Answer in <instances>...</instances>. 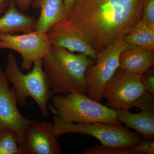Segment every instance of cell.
<instances>
[{"mask_svg": "<svg viewBox=\"0 0 154 154\" xmlns=\"http://www.w3.org/2000/svg\"><path fill=\"white\" fill-rule=\"evenodd\" d=\"M143 0H78L63 21L97 52L122 39L140 20Z\"/></svg>", "mask_w": 154, "mask_h": 154, "instance_id": "cell-1", "label": "cell"}, {"mask_svg": "<svg viewBox=\"0 0 154 154\" xmlns=\"http://www.w3.org/2000/svg\"><path fill=\"white\" fill-rule=\"evenodd\" d=\"M43 70L54 94L76 92L87 95L85 73L94 60L83 54L51 46L42 59Z\"/></svg>", "mask_w": 154, "mask_h": 154, "instance_id": "cell-2", "label": "cell"}, {"mask_svg": "<svg viewBox=\"0 0 154 154\" xmlns=\"http://www.w3.org/2000/svg\"><path fill=\"white\" fill-rule=\"evenodd\" d=\"M5 74L9 82L13 84L17 101L22 107L27 105V98L34 100L45 117L48 116L47 106L54 93L51 89L43 70L42 60L35 61L30 72H21L16 56L13 53L8 56Z\"/></svg>", "mask_w": 154, "mask_h": 154, "instance_id": "cell-3", "label": "cell"}, {"mask_svg": "<svg viewBox=\"0 0 154 154\" xmlns=\"http://www.w3.org/2000/svg\"><path fill=\"white\" fill-rule=\"evenodd\" d=\"M52 99L51 110L64 121L121 125L115 110L94 101L87 95L72 92L65 95L57 94Z\"/></svg>", "mask_w": 154, "mask_h": 154, "instance_id": "cell-4", "label": "cell"}, {"mask_svg": "<svg viewBox=\"0 0 154 154\" xmlns=\"http://www.w3.org/2000/svg\"><path fill=\"white\" fill-rule=\"evenodd\" d=\"M55 133L58 137L67 133L80 134L93 137L103 145L122 146L139 143L144 139L136 132H133L127 127L96 122L82 124L67 122L56 115L53 117Z\"/></svg>", "mask_w": 154, "mask_h": 154, "instance_id": "cell-5", "label": "cell"}, {"mask_svg": "<svg viewBox=\"0 0 154 154\" xmlns=\"http://www.w3.org/2000/svg\"><path fill=\"white\" fill-rule=\"evenodd\" d=\"M128 45L122 38L98 52L96 62L90 66L86 72L88 97L97 102L102 101L106 84L119 68L120 54Z\"/></svg>", "mask_w": 154, "mask_h": 154, "instance_id": "cell-6", "label": "cell"}, {"mask_svg": "<svg viewBox=\"0 0 154 154\" xmlns=\"http://www.w3.org/2000/svg\"><path fill=\"white\" fill-rule=\"evenodd\" d=\"M145 91L140 75L120 68L106 84L102 96L111 109L130 110Z\"/></svg>", "mask_w": 154, "mask_h": 154, "instance_id": "cell-7", "label": "cell"}, {"mask_svg": "<svg viewBox=\"0 0 154 154\" xmlns=\"http://www.w3.org/2000/svg\"><path fill=\"white\" fill-rule=\"evenodd\" d=\"M51 45L47 33L37 30L20 34L0 33V50L11 49L22 57L21 68L30 70L35 61L42 59Z\"/></svg>", "mask_w": 154, "mask_h": 154, "instance_id": "cell-8", "label": "cell"}, {"mask_svg": "<svg viewBox=\"0 0 154 154\" xmlns=\"http://www.w3.org/2000/svg\"><path fill=\"white\" fill-rule=\"evenodd\" d=\"M9 83L4 69L0 66V129L10 130L16 133L22 151L25 131L35 119L29 120L20 113L15 91L10 88Z\"/></svg>", "mask_w": 154, "mask_h": 154, "instance_id": "cell-9", "label": "cell"}, {"mask_svg": "<svg viewBox=\"0 0 154 154\" xmlns=\"http://www.w3.org/2000/svg\"><path fill=\"white\" fill-rule=\"evenodd\" d=\"M54 124L38 122L37 119L28 126L22 146L23 154H60Z\"/></svg>", "mask_w": 154, "mask_h": 154, "instance_id": "cell-10", "label": "cell"}, {"mask_svg": "<svg viewBox=\"0 0 154 154\" xmlns=\"http://www.w3.org/2000/svg\"><path fill=\"white\" fill-rule=\"evenodd\" d=\"M51 46L72 53L83 54L96 61L98 52L76 31L63 21L54 25L47 33Z\"/></svg>", "mask_w": 154, "mask_h": 154, "instance_id": "cell-11", "label": "cell"}, {"mask_svg": "<svg viewBox=\"0 0 154 154\" xmlns=\"http://www.w3.org/2000/svg\"><path fill=\"white\" fill-rule=\"evenodd\" d=\"M153 65V51L137 46L128 45L119 56V68L140 75Z\"/></svg>", "mask_w": 154, "mask_h": 154, "instance_id": "cell-12", "label": "cell"}, {"mask_svg": "<svg viewBox=\"0 0 154 154\" xmlns=\"http://www.w3.org/2000/svg\"><path fill=\"white\" fill-rule=\"evenodd\" d=\"M37 20L19 11L11 1L5 13L0 17V33L14 34L36 30Z\"/></svg>", "mask_w": 154, "mask_h": 154, "instance_id": "cell-13", "label": "cell"}, {"mask_svg": "<svg viewBox=\"0 0 154 154\" xmlns=\"http://www.w3.org/2000/svg\"><path fill=\"white\" fill-rule=\"evenodd\" d=\"M34 7L40 9L36 30L48 33L53 26L66 18L64 0H36Z\"/></svg>", "mask_w": 154, "mask_h": 154, "instance_id": "cell-14", "label": "cell"}, {"mask_svg": "<svg viewBox=\"0 0 154 154\" xmlns=\"http://www.w3.org/2000/svg\"><path fill=\"white\" fill-rule=\"evenodd\" d=\"M120 122L135 131L145 140H154V113L140 111L132 113L126 109L115 110Z\"/></svg>", "mask_w": 154, "mask_h": 154, "instance_id": "cell-15", "label": "cell"}, {"mask_svg": "<svg viewBox=\"0 0 154 154\" xmlns=\"http://www.w3.org/2000/svg\"><path fill=\"white\" fill-rule=\"evenodd\" d=\"M123 39L128 45L153 51L154 28L146 25L140 20Z\"/></svg>", "mask_w": 154, "mask_h": 154, "instance_id": "cell-16", "label": "cell"}, {"mask_svg": "<svg viewBox=\"0 0 154 154\" xmlns=\"http://www.w3.org/2000/svg\"><path fill=\"white\" fill-rule=\"evenodd\" d=\"M83 154H146L143 141L133 145L109 146L101 145L87 149Z\"/></svg>", "mask_w": 154, "mask_h": 154, "instance_id": "cell-17", "label": "cell"}, {"mask_svg": "<svg viewBox=\"0 0 154 154\" xmlns=\"http://www.w3.org/2000/svg\"><path fill=\"white\" fill-rule=\"evenodd\" d=\"M0 154H23L17 135L13 131L0 129Z\"/></svg>", "mask_w": 154, "mask_h": 154, "instance_id": "cell-18", "label": "cell"}, {"mask_svg": "<svg viewBox=\"0 0 154 154\" xmlns=\"http://www.w3.org/2000/svg\"><path fill=\"white\" fill-rule=\"evenodd\" d=\"M134 107L139 108L140 111L154 113V95L146 91L136 100Z\"/></svg>", "mask_w": 154, "mask_h": 154, "instance_id": "cell-19", "label": "cell"}, {"mask_svg": "<svg viewBox=\"0 0 154 154\" xmlns=\"http://www.w3.org/2000/svg\"><path fill=\"white\" fill-rule=\"evenodd\" d=\"M142 11L143 16L141 21L154 28V0H143Z\"/></svg>", "mask_w": 154, "mask_h": 154, "instance_id": "cell-20", "label": "cell"}, {"mask_svg": "<svg viewBox=\"0 0 154 154\" xmlns=\"http://www.w3.org/2000/svg\"><path fill=\"white\" fill-rule=\"evenodd\" d=\"M152 68L142 75L141 78L146 91L154 95V71Z\"/></svg>", "mask_w": 154, "mask_h": 154, "instance_id": "cell-21", "label": "cell"}, {"mask_svg": "<svg viewBox=\"0 0 154 154\" xmlns=\"http://www.w3.org/2000/svg\"><path fill=\"white\" fill-rule=\"evenodd\" d=\"M33 1V0H16V5L20 11H26L29 9Z\"/></svg>", "mask_w": 154, "mask_h": 154, "instance_id": "cell-22", "label": "cell"}, {"mask_svg": "<svg viewBox=\"0 0 154 154\" xmlns=\"http://www.w3.org/2000/svg\"><path fill=\"white\" fill-rule=\"evenodd\" d=\"M78 0H64L65 8L66 11L67 16L71 11L75 3Z\"/></svg>", "mask_w": 154, "mask_h": 154, "instance_id": "cell-23", "label": "cell"}, {"mask_svg": "<svg viewBox=\"0 0 154 154\" xmlns=\"http://www.w3.org/2000/svg\"><path fill=\"white\" fill-rule=\"evenodd\" d=\"M10 3L9 0H0V17L5 13Z\"/></svg>", "mask_w": 154, "mask_h": 154, "instance_id": "cell-24", "label": "cell"}, {"mask_svg": "<svg viewBox=\"0 0 154 154\" xmlns=\"http://www.w3.org/2000/svg\"><path fill=\"white\" fill-rule=\"evenodd\" d=\"M9 1L10 2V1H14V0H9Z\"/></svg>", "mask_w": 154, "mask_h": 154, "instance_id": "cell-25", "label": "cell"}]
</instances>
